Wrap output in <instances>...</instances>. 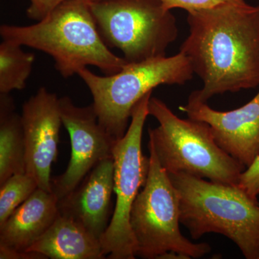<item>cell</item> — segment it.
<instances>
[{
    "label": "cell",
    "mask_w": 259,
    "mask_h": 259,
    "mask_svg": "<svg viewBox=\"0 0 259 259\" xmlns=\"http://www.w3.org/2000/svg\"><path fill=\"white\" fill-rule=\"evenodd\" d=\"M37 188L36 181L27 174L13 175L0 185V226Z\"/></svg>",
    "instance_id": "17"
},
{
    "label": "cell",
    "mask_w": 259,
    "mask_h": 259,
    "mask_svg": "<svg viewBox=\"0 0 259 259\" xmlns=\"http://www.w3.org/2000/svg\"><path fill=\"white\" fill-rule=\"evenodd\" d=\"M194 73L182 53L139 63H128L116 74L100 76L88 68L79 71L93 97L99 122L115 141L125 136L138 102L160 85H183Z\"/></svg>",
    "instance_id": "5"
},
{
    "label": "cell",
    "mask_w": 259,
    "mask_h": 259,
    "mask_svg": "<svg viewBox=\"0 0 259 259\" xmlns=\"http://www.w3.org/2000/svg\"><path fill=\"white\" fill-rule=\"evenodd\" d=\"M28 251L51 259L106 258L99 238L72 218L60 213Z\"/></svg>",
    "instance_id": "14"
},
{
    "label": "cell",
    "mask_w": 259,
    "mask_h": 259,
    "mask_svg": "<svg viewBox=\"0 0 259 259\" xmlns=\"http://www.w3.org/2000/svg\"><path fill=\"white\" fill-rule=\"evenodd\" d=\"M114 161L100 162L72 192L58 202L59 213L74 219L101 239L110 222Z\"/></svg>",
    "instance_id": "12"
},
{
    "label": "cell",
    "mask_w": 259,
    "mask_h": 259,
    "mask_svg": "<svg viewBox=\"0 0 259 259\" xmlns=\"http://www.w3.org/2000/svg\"><path fill=\"white\" fill-rule=\"evenodd\" d=\"M22 46L3 40L0 44V94L23 90L31 74L35 56Z\"/></svg>",
    "instance_id": "16"
},
{
    "label": "cell",
    "mask_w": 259,
    "mask_h": 259,
    "mask_svg": "<svg viewBox=\"0 0 259 259\" xmlns=\"http://www.w3.org/2000/svg\"><path fill=\"white\" fill-rule=\"evenodd\" d=\"M187 117L210 126L223 151L248 168L259 156V92L250 102L230 111H219L191 95L180 107Z\"/></svg>",
    "instance_id": "11"
},
{
    "label": "cell",
    "mask_w": 259,
    "mask_h": 259,
    "mask_svg": "<svg viewBox=\"0 0 259 259\" xmlns=\"http://www.w3.org/2000/svg\"><path fill=\"white\" fill-rule=\"evenodd\" d=\"M180 198V223L194 240L218 233L246 259H259V202L237 185L168 174Z\"/></svg>",
    "instance_id": "3"
},
{
    "label": "cell",
    "mask_w": 259,
    "mask_h": 259,
    "mask_svg": "<svg viewBox=\"0 0 259 259\" xmlns=\"http://www.w3.org/2000/svg\"><path fill=\"white\" fill-rule=\"evenodd\" d=\"M104 41L127 63L166 56L179 35L177 19L160 0H90Z\"/></svg>",
    "instance_id": "7"
},
{
    "label": "cell",
    "mask_w": 259,
    "mask_h": 259,
    "mask_svg": "<svg viewBox=\"0 0 259 259\" xmlns=\"http://www.w3.org/2000/svg\"><path fill=\"white\" fill-rule=\"evenodd\" d=\"M251 198L258 200L259 195V156L248 168L242 172L236 184Z\"/></svg>",
    "instance_id": "19"
},
{
    "label": "cell",
    "mask_w": 259,
    "mask_h": 259,
    "mask_svg": "<svg viewBox=\"0 0 259 259\" xmlns=\"http://www.w3.org/2000/svg\"><path fill=\"white\" fill-rule=\"evenodd\" d=\"M190 33L180 52L203 83L202 102L259 86V5L245 0L189 13Z\"/></svg>",
    "instance_id": "1"
},
{
    "label": "cell",
    "mask_w": 259,
    "mask_h": 259,
    "mask_svg": "<svg viewBox=\"0 0 259 259\" xmlns=\"http://www.w3.org/2000/svg\"><path fill=\"white\" fill-rule=\"evenodd\" d=\"M148 112L159 123L148 130V146L168 174L236 185L246 168L218 146L208 124L180 118L157 97L150 98Z\"/></svg>",
    "instance_id": "4"
},
{
    "label": "cell",
    "mask_w": 259,
    "mask_h": 259,
    "mask_svg": "<svg viewBox=\"0 0 259 259\" xmlns=\"http://www.w3.org/2000/svg\"><path fill=\"white\" fill-rule=\"evenodd\" d=\"M0 35L4 40L51 56L56 70L65 79L88 66L112 75L128 64L114 54L104 41L90 0H66L34 25H2Z\"/></svg>",
    "instance_id": "2"
},
{
    "label": "cell",
    "mask_w": 259,
    "mask_h": 259,
    "mask_svg": "<svg viewBox=\"0 0 259 259\" xmlns=\"http://www.w3.org/2000/svg\"><path fill=\"white\" fill-rule=\"evenodd\" d=\"M26 14L30 20L40 21L66 0H28Z\"/></svg>",
    "instance_id": "20"
},
{
    "label": "cell",
    "mask_w": 259,
    "mask_h": 259,
    "mask_svg": "<svg viewBox=\"0 0 259 259\" xmlns=\"http://www.w3.org/2000/svg\"><path fill=\"white\" fill-rule=\"evenodd\" d=\"M63 125L71 141L66 171L51 179V192L61 199L77 187L100 162L112 158L115 141L99 122L93 104L76 106L69 97L59 98Z\"/></svg>",
    "instance_id": "9"
},
{
    "label": "cell",
    "mask_w": 259,
    "mask_h": 259,
    "mask_svg": "<svg viewBox=\"0 0 259 259\" xmlns=\"http://www.w3.org/2000/svg\"><path fill=\"white\" fill-rule=\"evenodd\" d=\"M151 95L152 92L135 106L127 132L114 146L115 206L110 224L100 239L102 251L107 258H136V242L130 215L140 190L146 185L149 172L150 157L143 153L142 137L145 122L149 115L148 103Z\"/></svg>",
    "instance_id": "8"
},
{
    "label": "cell",
    "mask_w": 259,
    "mask_h": 259,
    "mask_svg": "<svg viewBox=\"0 0 259 259\" xmlns=\"http://www.w3.org/2000/svg\"><path fill=\"white\" fill-rule=\"evenodd\" d=\"M150 168L146 185L138 194L130 215L136 242V257L160 258L175 252L186 259L210 253L207 243H194L181 233L180 198L168 172L160 164L151 146Z\"/></svg>",
    "instance_id": "6"
},
{
    "label": "cell",
    "mask_w": 259,
    "mask_h": 259,
    "mask_svg": "<svg viewBox=\"0 0 259 259\" xmlns=\"http://www.w3.org/2000/svg\"><path fill=\"white\" fill-rule=\"evenodd\" d=\"M1 259H42L47 258L40 253L28 251H17L0 248Z\"/></svg>",
    "instance_id": "21"
},
{
    "label": "cell",
    "mask_w": 259,
    "mask_h": 259,
    "mask_svg": "<svg viewBox=\"0 0 259 259\" xmlns=\"http://www.w3.org/2000/svg\"><path fill=\"white\" fill-rule=\"evenodd\" d=\"M58 202L52 192L37 188L0 226V248L28 251L59 215Z\"/></svg>",
    "instance_id": "13"
},
{
    "label": "cell",
    "mask_w": 259,
    "mask_h": 259,
    "mask_svg": "<svg viewBox=\"0 0 259 259\" xmlns=\"http://www.w3.org/2000/svg\"><path fill=\"white\" fill-rule=\"evenodd\" d=\"M25 144V174L38 188L51 192V166L56 161L61 125L59 98L40 88L24 103L21 115Z\"/></svg>",
    "instance_id": "10"
},
{
    "label": "cell",
    "mask_w": 259,
    "mask_h": 259,
    "mask_svg": "<svg viewBox=\"0 0 259 259\" xmlns=\"http://www.w3.org/2000/svg\"><path fill=\"white\" fill-rule=\"evenodd\" d=\"M166 9L175 8L185 10L189 13L211 9L219 5L229 3H236L243 0H160Z\"/></svg>",
    "instance_id": "18"
},
{
    "label": "cell",
    "mask_w": 259,
    "mask_h": 259,
    "mask_svg": "<svg viewBox=\"0 0 259 259\" xmlns=\"http://www.w3.org/2000/svg\"><path fill=\"white\" fill-rule=\"evenodd\" d=\"M25 174V144L21 115L9 94H0V185Z\"/></svg>",
    "instance_id": "15"
}]
</instances>
